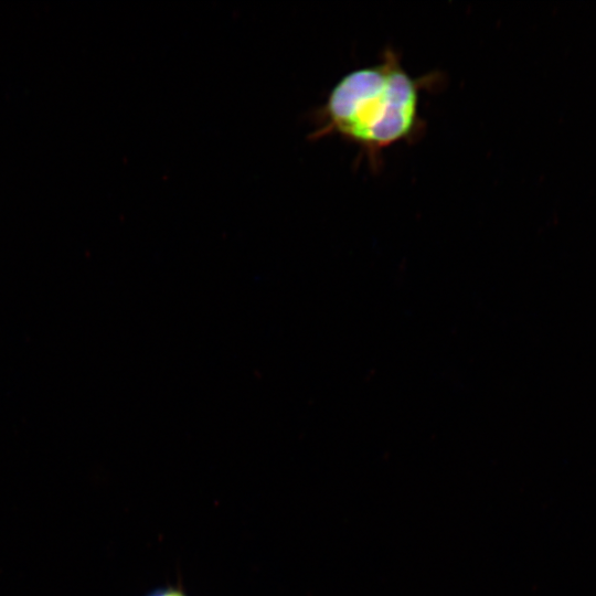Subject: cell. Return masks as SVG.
Listing matches in <instances>:
<instances>
[{"mask_svg":"<svg viewBox=\"0 0 596 596\" xmlns=\"http://www.w3.org/2000/svg\"><path fill=\"white\" fill-rule=\"evenodd\" d=\"M432 76L413 77L387 47L381 61L345 74L313 113L310 139L338 135L372 162L380 153L422 131L419 97Z\"/></svg>","mask_w":596,"mask_h":596,"instance_id":"1","label":"cell"},{"mask_svg":"<svg viewBox=\"0 0 596 596\" xmlns=\"http://www.w3.org/2000/svg\"><path fill=\"white\" fill-rule=\"evenodd\" d=\"M146 596H188L185 592H183L179 587L173 586H167V587H160L157 589L151 590Z\"/></svg>","mask_w":596,"mask_h":596,"instance_id":"2","label":"cell"}]
</instances>
